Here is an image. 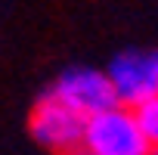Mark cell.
Listing matches in <instances>:
<instances>
[{
	"label": "cell",
	"mask_w": 158,
	"mask_h": 155,
	"mask_svg": "<svg viewBox=\"0 0 158 155\" xmlns=\"http://www.w3.org/2000/svg\"><path fill=\"white\" fill-rule=\"evenodd\" d=\"M28 130L44 149H50L56 155H77L84 115L74 112L56 93L47 90V93L37 96V103H34V109L28 115Z\"/></svg>",
	"instance_id": "cell-2"
},
{
	"label": "cell",
	"mask_w": 158,
	"mask_h": 155,
	"mask_svg": "<svg viewBox=\"0 0 158 155\" xmlns=\"http://www.w3.org/2000/svg\"><path fill=\"white\" fill-rule=\"evenodd\" d=\"M77 155H149V143L130 106H109L84 118Z\"/></svg>",
	"instance_id": "cell-1"
},
{
	"label": "cell",
	"mask_w": 158,
	"mask_h": 155,
	"mask_svg": "<svg viewBox=\"0 0 158 155\" xmlns=\"http://www.w3.org/2000/svg\"><path fill=\"white\" fill-rule=\"evenodd\" d=\"M106 78L112 84V93H115L118 106H130L133 109L143 99L158 93V78H155L152 56L139 53V50H127V53L112 56V62L106 68Z\"/></svg>",
	"instance_id": "cell-4"
},
{
	"label": "cell",
	"mask_w": 158,
	"mask_h": 155,
	"mask_svg": "<svg viewBox=\"0 0 158 155\" xmlns=\"http://www.w3.org/2000/svg\"><path fill=\"white\" fill-rule=\"evenodd\" d=\"M133 115H136V124H139L149 149H158V93L143 99L139 106H133Z\"/></svg>",
	"instance_id": "cell-5"
},
{
	"label": "cell",
	"mask_w": 158,
	"mask_h": 155,
	"mask_svg": "<svg viewBox=\"0 0 158 155\" xmlns=\"http://www.w3.org/2000/svg\"><path fill=\"white\" fill-rule=\"evenodd\" d=\"M149 56H152V65H155V78H158V50H152Z\"/></svg>",
	"instance_id": "cell-6"
},
{
	"label": "cell",
	"mask_w": 158,
	"mask_h": 155,
	"mask_svg": "<svg viewBox=\"0 0 158 155\" xmlns=\"http://www.w3.org/2000/svg\"><path fill=\"white\" fill-rule=\"evenodd\" d=\"M149 155H158V149H149Z\"/></svg>",
	"instance_id": "cell-7"
},
{
	"label": "cell",
	"mask_w": 158,
	"mask_h": 155,
	"mask_svg": "<svg viewBox=\"0 0 158 155\" xmlns=\"http://www.w3.org/2000/svg\"><path fill=\"white\" fill-rule=\"evenodd\" d=\"M50 93H56L65 106H71L74 112H81L84 118L118 103L115 93H112V84H109L106 71L90 68V65H71V68H65L53 81Z\"/></svg>",
	"instance_id": "cell-3"
}]
</instances>
